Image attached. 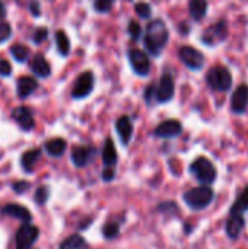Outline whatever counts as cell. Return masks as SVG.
I'll return each mask as SVG.
<instances>
[{
  "label": "cell",
  "instance_id": "cell-1",
  "mask_svg": "<svg viewBox=\"0 0 248 249\" xmlns=\"http://www.w3.org/2000/svg\"><path fill=\"white\" fill-rule=\"evenodd\" d=\"M168 38H170V32H168L165 22L161 19H155L148 23L146 32L143 36V42H145L146 50L152 55H159L162 53V50L165 48Z\"/></svg>",
  "mask_w": 248,
  "mask_h": 249
},
{
  "label": "cell",
  "instance_id": "cell-2",
  "mask_svg": "<svg viewBox=\"0 0 248 249\" xmlns=\"http://www.w3.org/2000/svg\"><path fill=\"white\" fill-rule=\"evenodd\" d=\"M213 198H215L213 190L209 188L208 185L191 188V190L186 191L183 196V200L187 204V207L194 210V212L205 210L213 201Z\"/></svg>",
  "mask_w": 248,
  "mask_h": 249
},
{
  "label": "cell",
  "instance_id": "cell-3",
  "mask_svg": "<svg viewBox=\"0 0 248 249\" xmlns=\"http://www.w3.org/2000/svg\"><path fill=\"white\" fill-rule=\"evenodd\" d=\"M190 172L191 175L203 185H210L216 179V168L215 165L208 159V158H197L191 165H190Z\"/></svg>",
  "mask_w": 248,
  "mask_h": 249
},
{
  "label": "cell",
  "instance_id": "cell-4",
  "mask_svg": "<svg viewBox=\"0 0 248 249\" xmlns=\"http://www.w3.org/2000/svg\"><path fill=\"white\" fill-rule=\"evenodd\" d=\"M208 85L218 92H228L232 86V74L225 66H213L206 76Z\"/></svg>",
  "mask_w": 248,
  "mask_h": 249
},
{
  "label": "cell",
  "instance_id": "cell-5",
  "mask_svg": "<svg viewBox=\"0 0 248 249\" xmlns=\"http://www.w3.org/2000/svg\"><path fill=\"white\" fill-rule=\"evenodd\" d=\"M178 57L180 60L193 71L202 70L205 66V55L194 47L190 45H183L178 50Z\"/></svg>",
  "mask_w": 248,
  "mask_h": 249
},
{
  "label": "cell",
  "instance_id": "cell-6",
  "mask_svg": "<svg viewBox=\"0 0 248 249\" xmlns=\"http://www.w3.org/2000/svg\"><path fill=\"white\" fill-rule=\"evenodd\" d=\"M39 236V229L29 223H23L22 228L18 229L15 238L16 249H31Z\"/></svg>",
  "mask_w": 248,
  "mask_h": 249
},
{
  "label": "cell",
  "instance_id": "cell-7",
  "mask_svg": "<svg viewBox=\"0 0 248 249\" xmlns=\"http://www.w3.org/2000/svg\"><path fill=\"white\" fill-rule=\"evenodd\" d=\"M94 85H95V79H94L92 71L82 73L76 79V82H75V85L72 88V98H75V99H83V98H86L92 92Z\"/></svg>",
  "mask_w": 248,
  "mask_h": 249
},
{
  "label": "cell",
  "instance_id": "cell-8",
  "mask_svg": "<svg viewBox=\"0 0 248 249\" xmlns=\"http://www.w3.org/2000/svg\"><path fill=\"white\" fill-rule=\"evenodd\" d=\"M174 92H175L174 79L170 73H165L161 77L158 86H155V101L159 104L170 102L174 98Z\"/></svg>",
  "mask_w": 248,
  "mask_h": 249
},
{
  "label": "cell",
  "instance_id": "cell-9",
  "mask_svg": "<svg viewBox=\"0 0 248 249\" xmlns=\"http://www.w3.org/2000/svg\"><path fill=\"white\" fill-rule=\"evenodd\" d=\"M129 61L134 70L136 74L139 76H148L149 70H151V61L146 55V53H143L142 50L133 48L129 51Z\"/></svg>",
  "mask_w": 248,
  "mask_h": 249
},
{
  "label": "cell",
  "instance_id": "cell-10",
  "mask_svg": "<svg viewBox=\"0 0 248 249\" xmlns=\"http://www.w3.org/2000/svg\"><path fill=\"white\" fill-rule=\"evenodd\" d=\"M183 131V125L177 120H167L162 121L156 128H155V136L159 139H174L178 137Z\"/></svg>",
  "mask_w": 248,
  "mask_h": 249
},
{
  "label": "cell",
  "instance_id": "cell-11",
  "mask_svg": "<svg viewBox=\"0 0 248 249\" xmlns=\"http://www.w3.org/2000/svg\"><path fill=\"white\" fill-rule=\"evenodd\" d=\"M248 107V86L240 85L231 98V109L234 114H244Z\"/></svg>",
  "mask_w": 248,
  "mask_h": 249
},
{
  "label": "cell",
  "instance_id": "cell-12",
  "mask_svg": "<svg viewBox=\"0 0 248 249\" xmlns=\"http://www.w3.org/2000/svg\"><path fill=\"white\" fill-rule=\"evenodd\" d=\"M12 118L19 124V127L25 131H29L34 128L35 121H34V115L32 111L28 107H18L12 111Z\"/></svg>",
  "mask_w": 248,
  "mask_h": 249
},
{
  "label": "cell",
  "instance_id": "cell-13",
  "mask_svg": "<svg viewBox=\"0 0 248 249\" xmlns=\"http://www.w3.org/2000/svg\"><path fill=\"white\" fill-rule=\"evenodd\" d=\"M1 214L9 216V217H15L18 220H20L22 223H31V220H32L31 212L26 207H23V206H20L18 203H9V204H6L1 209Z\"/></svg>",
  "mask_w": 248,
  "mask_h": 249
},
{
  "label": "cell",
  "instance_id": "cell-14",
  "mask_svg": "<svg viewBox=\"0 0 248 249\" xmlns=\"http://www.w3.org/2000/svg\"><path fill=\"white\" fill-rule=\"evenodd\" d=\"M95 155V150L89 146H76L72 150V162L76 168L86 166Z\"/></svg>",
  "mask_w": 248,
  "mask_h": 249
},
{
  "label": "cell",
  "instance_id": "cell-15",
  "mask_svg": "<svg viewBox=\"0 0 248 249\" xmlns=\"http://www.w3.org/2000/svg\"><path fill=\"white\" fill-rule=\"evenodd\" d=\"M244 226H246V220H244L243 214H229L227 225H225V232L229 239L235 241L241 235Z\"/></svg>",
  "mask_w": 248,
  "mask_h": 249
},
{
  "label": "cell",
  "instance_id": "cell-16",
  "mask_svg": "<svg viewBox=\"0 0 248 249\" xmlns=\"http://www.w3.org/2000/svg\"><path fill=\"white\" fill-rule=\"evenodd\" d=\"M228 35V31H227V25L224 20L215 23L208 32H205V36H203V41L208 42L209 45H213L216 42H221L227 38Z\"/></svg>",
  "mask_w": 248,
  "mask_h": 249
},
{
  "label": "cell",
  "instance_id": "cell-17",
  "mask_svg": "<svg viewBox=\"0 0 248 249\" xmlns=\"http://www.w3.org/2000/svg\"><path fill=\"white\" fill-rule=\"evenodd\" d=\"M115 131L120 136L121 143L124 146L129 144V142L133 137V124H132V121H130V118L127 115H123L115 121Z\"/></svg>",
  "mask_w": 248,
  "mask_h": 249
},
{
  "label": "cell",
  "instance_id": "cell-18",
  "mask_svg": "<svg viewBox=\"0 0 248 249\" xmlns=\"http://www.w3.org/2000/svg\"><path fill=\"white\" fill-rule=\"evenodd\" d=\"M38 88V82L35 77H31V76H22L18 79V83H16V90H18V96L19 98H28L35 89Z\"/></svg>",
  "mask_w": 248,
  "mask_h": 249
},
{
  "label": "cell",
  "instance_id": "cell-19",
  "mask_svg": "<svg viewBox=\"0 0 248 249\" xmlns=\"http://www.w3.org/2000/svg\"><path fill=\"white\" fill-rule=\"evenodd\" d=\"M31 70H32L34 74H37V76L41 77V79L48 77L50 73H51L50 64H48V61L44 58L42 54H37V55L31 60Z\"/></svg>",
  "mask_w": 248,
  "mask_h": 249
},
{
  "label": "cell",
  "instance_id": "cell-20",
  "mask_svg": "<svg viewBox=\"0 0 248 249\" xmlns=\"http://www.w3.org/2000/svg\"><path fill=\"white\" fill-rule=\"evenodd\" d=\"M102 162H104L105 166H110V168H114L117 165V162H118L117 150H115L114 142L111 139L105 140V144H104V149H102Z\"/></svg>",
  "mask_w": 248,
  "mask_h": 249
},
{
  "label": "cell",
  "instance_id": "cell-21",
  "mask_svg": "<svg viewBox=\"0 0 248 249\" xmlns=\"http://www.w3.org/2000/svg\"><path fill=\"white\" fill-rule=\"evenodd\" d=\"M41 158V150L39 149H31L28 152H25L22 156H20V166L25 172L31 174L34 171V166L35 163L39 160Z\"/></svg>",
  "mask_w": 248,
  "mask_h": 249
},
{
  "label": "cell",
  "instance_id": "cell-22",
  "mask_svg": "<svg viewBox=\"0 0 248 249\" xmlns=\"http://www.w3.org/2000/svg\"><path fill=\"white\" fill-rule=\"evenodd\" d=\"M66 147H67V143L64 139H53L44 144L45 152L53 158H60L66 152Z\"/></svg>",
  "mask_w": 248,
  "mask_h": 249
},
{
  "label": "cell",
  "instance_id": "cell-23",
  "mask_svg": "<svg viewBox=\"0 0 248 249\" xmlns=\"http://www.w3.org/2000/svg\"><path fill=\"white\" fill-rule=\"evenodd\" d=\"M190 16L194 20H202L208 13V1L206 0H189Z\"/></svg>",
  "mask_w": 248,
  "mask_h": 249
},
{
  "label": "cell",
  "instance_id": "cell-24",
  "mask_svg": "<svg viewBox=\"0 0 248 249\" xmlns=\"http://www.w3.org/2000/svg\"><path fill=\"white\" fill-rule=\"evenodd\" d=\"M248 210V185L241 191V194L234 201L229 214H243Z\"/></svg>",
  "mask_w": 248,
  "mask_h": 249
},
{
  "label": "cell",
  "instance_id": "cell-25",
  "mask_svg": "<svg viewBox=\"0 0 248 249\" xmlns=\"http://www.w3.org/2000/svg\"><path fill=\"white\" fill-rule=\"evenodd\" d=\"M86 248V241L80 235H72L66 238L60 245L58 249H83Z\"/></svg>",
  "mask_w": 248,
  "mask_h": 249
},
{
  "label": "cell",
  "instance_id": "cell-26",
  "mask_svg": "<svg viewBox=\"0 0 248 249\" xmlns=\"http://www.w3.org/2000/svg\"><path fill=\"white\" fill-rule=\"evenodd\" d=\"M56 44H57L58 53L63 57L69 55V53H70V41H69V38H67L64 31H57L56 32Z\"/></svg>",
  "mask_w": 248,
  "mask_h": 249
},
{
  "label": "cell",
  "instance_id": "cell-27",
  "mask_svg": "<svg viewBox=\"0 0 248 249\" xmlns=\"http://www.w3.org/2000/svg\"><path fill=\"white\" fill-rule=\"evenodd\" d=\"M10 54L13 55V58L19 63H23L28 60V55H29V50L22 45V44H15L12 48H10Z\"/></svg>",
  "mask_w": 248,
  "mask_h": 249
},
{
  "label": "cell",
  "instance_id": "cell-28",
  "mask_svg": "<svg viewBox=\"0 0 248 249\" xmlns=\"http://www.w3.org/2000/svg\"><path fill=\"white\" fill-rule=\"evenodd\" d=\"M120 235V225L117 222H108L102 226V236L105 239H114Z\"/></svg>",
  "mask_w": 248,
  "mask_h": 249
},
{
  "label": "cell",
  "instance_id": "cell-29",
  "mask_svg": "<svg viewBox=\"0 0 248 249\" xmlns=\"http://www.w3.org/2000/svg\"><path fill=\"white\" fill-rule=\"evenodd\" d=\"M48 197H50V190H48V187L41 185V187L37 188L35 196H34V200H35V203H37L38 206H44V204L47 203Z\"/></svg>",
  "mask_w": 248,
  "mask_h": 249
},
{
  "label": "cell",
  "instance_id": "cell-30",
  "mask_svg": "<svg viewBox=\"0 0 248 249\" xmlns=\"http://www.w3.org/2000/svg\"><path fill=\"white\" fill-rule=\"evenodd\" d=\"M134 10H136V13H137L142 19H148V18H151V15H152V9H151V6H149L148 3H145V1H142V3H136Z\"/></svg>",
  "mask_w": 248,
  "mask_h": 249
},
{
  "label": "cell",
  "instance_id": "cell-31",
  "mask_svg": "<svg viewBox=\"0 0 248 249\" xmlns=\"http://www.w3.org/2000/svg\"><path fill=\"white\" fill-rule=\"evenodd\" d=\"M114 1H115V0H95V1H94V7H95L96 12L105 13V12H108V10L113 7Z\"/></svg>",
  "mask_w": 248,
  "mask_h": 249
},
{
  "label": "cell",
  "instance_id": "cell-32",
  "mask_svg": "<svg viewBox=\"0 0 248 249\" xmlns=\"http://www.w3.org/2000/svg\"><path fill=\"white\" fill-rule=\"evenodd\" d=\"M129 34H130V36H132L133 41H137V39L140 38V35H142V28H140V25H139L136 20H130V22H129Z\"/></svg>",
  "mask_w": 248,
  "mask_h": 249
},
{
  "label": "cell",
  "instance_id": "cell-33",
  "mask_svg": "<svg viewBox=\"0 0 248 249\" xmlns=\"http://www.w3.org/2000/svg\"><path fill=\"white\" fill-rule=\"evenodd\" d=\"M12 35V28L7 22H0V44L7 41Z\"/></svg>",
  "mask_w": 248,
  "mask_h": 249
},
{
  "label": "cell",
  "instance_id": "cell-34",
  "mask_svg": "<svg viewBox=\"0 0 248 249\" xmlns=\"http://www.w3.org/2000/svg\"><path fill=\"white\" fill-rule=\"evenodd\" d=\"M48 36V29L47 28H37V31L34 32V42L35 44H41L42 41H45Z\"/></svg>",
  "mask_w": 248,
  "mask_h": 249
},
{
  "label": "cell",
  "instance_id": "cell-35",
  "mask_svg": "<svg viewBox=\"0 0 248 249\" xmlns=\"http://www.w3.org/2000/svg\"><path fill=\"white\" fill-rule=\"evenodd\" d=\"M12 188H13V191H15L16 194H22V193H25V191L29 188V182H26V181H16V182L12 185Z\"/></svg>",
  "mask_w": 248,
  "mask_h": 249
},
{
  "label": "cell",
  "instance_id": "cell-36",
  "mask_svg": "<svg viewBox=\"0 0 248 249\" xmlns=\"http://www.w3.org/2000/svg\"><path fill=\"white\" fill-rule=\"evenodd\" d=\"M114 177H115L114 168L105 166V169L102 171V179H104L105 182H110V181H113V179H114Z\"/></svg>",
  "mask_w": 248,
  "mask_h": 249
},
{
  "label": "cell",
  "instance_id": "cell-37",
  "mask_svg": "<svg viewBox=\"0 0 248 249\" xmlns=\"http://www.w3.org/2000/svg\"><path fill=\"white\" fill-rule=\"evenodd\" d=\"M12 73L10 63L6 60H0V76H9Z\"/></svg>",
  "mask_w": 248,
  "mask_h": 249
},
{
  "label": "cell",
  "instance_id": "cell-38",
  "mask_svg": "<svg viewBox=\"0 0 248 249\" xmlns=\"http://www.w3.org/2000/svg\"><path fill=\"white\" fill-rule=\"evenodd\" d=\"M145 99H146L148 104H152L153 102V99H155V85H151V86L146 88V90H145Z\"/></svg>",
  "mask_w": 248,
  "mask_h": 249
},
{
  "label": "cell",
  "instance_id": "cell-39",
  "mask_svg": "<svg viewBox=\"0 0 248 249\" xmlns=\"http://www.w3.org/2000/svg\"><path fill=\"white\" fill-rule=\"evenodd\" d=\"M29 10H31V13H32V16H39L41 15V7H39V3L37 1V0H31V3H29Z\"/></svg>",
  "mask_w": 248,
  "mask_h": 249
},
{
  "label": "cell",
  "instance_id": "cell-40",
  "mask_svg": "<svg viewBox=\"0 0 248 249\" xmlns=\"http://www.w3.org/2000/svg\"><path fill=\"white\" fill-rule=\"evenodd\" d=\"M6 15V7H4V3L0 0V18H3Z\"/></svg>",
  "mask_w": 248,
  "mask_h": 249
}]
</instances>
